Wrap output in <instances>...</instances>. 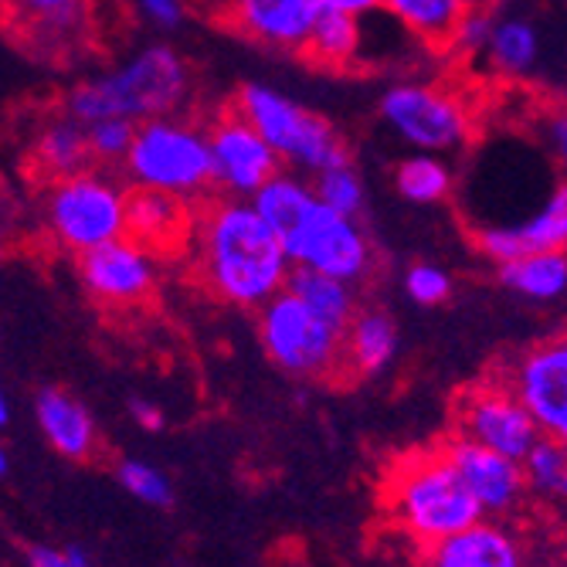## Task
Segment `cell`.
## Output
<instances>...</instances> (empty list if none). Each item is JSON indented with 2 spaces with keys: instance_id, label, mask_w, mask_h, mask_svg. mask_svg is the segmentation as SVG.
Returning a JSON list of instances; mask_svg holds the SVG:
<instances>
[{
  "instance_id": "4fadbf2b",
  "label": "cell",
  "mask_w": 567,
  "mask_h": 567,
  "mask_svg": "<svg viewBox=\"0 0 567 567\" xmlns=\"http://www.w3.org/2000/svg\"><path fill=\"white\" fill-rule=\"evenodd\" d=\"M79 279L95 302L130 309L157 286V262L146 245L126 235L79 255Z\"/></svg>"
},
{
  "instance_id": "1f68e13d",
  "label": "cell",
  "mask_w": 567,
  "mask_h": 567,
  "mask_svg": "<svg viewBox=\"0 0 567 567\" xmlns=\"http://www.w3.org/2000/svg\"><path fill=\"white\" fill-rule=\"evenodd\" d=\"M116 480L133 499H140L146 506H171L174 503V486H171L167 473L150 466V462H143V458H123L116 466Z\"/></svg>"
},
{
  "instance_id": "52a82bcc",
  "label": "cell",
  "mask_w": 567,
  "mask_h": 567,
  "mask_svg": "<svg viewBox=\"0 0 567 567\" xmlns=\"http://www.w3.org/2000/svg\"><path fill=\"white\" fill-rule=\"evenodd\" d=\"M44 225L62 248L85 255L130 235V190L95 171L55 181L44 200Z\"/></svg>"
},
{
  "instance_id": "ffe728a7",
  "label": "cell",
  "mask_w": 567,
  "mask_h": 567,
  "mask_svg": "<svg viewBox=\"0 0 567 567\" xmlns=\"http://www.w3.org/2000/svg\"><path fill=\"white\" fill-rule=\"evenodd\" d=\"M92 146H89V126L72 116H51L31 140V164L41 177L65 181L92 164Z\"/></svg>"
},
{
  "instance_id": "277c9868",
  "label": "cell",
  "mask_w": 567,
  "mask_h": 567,
  "mask_svg": "<svg viewBox=\"0 0 567 567\" xmlns=\"http://www.w3.org/2000/svg\"><path fill=\"white\" fill-rule=\"evenodd\" d=\"M235 110L269 140L279 161L299 174L317 177L320 171L350 161L343 136L320 113L272 85L245 82L235 92Z\"/></svg>"
},
{
  "instance_id": "ba28073f",
  "label": "cell",
  "mask_w": 567,
  "mask_h": 567,
  "mask_svg": "<svg viewBox=\"0 0 567 567\" xmlns=\"http://www.w3.org/2000/svg\"><path fill=\"white\" fill-rule=\"evenodd\" d=\"M381 120L415 153H455L476 133L473 106L435 82H398L381 95Z\"/></svg>"
},
{
  "instance_id": "83f0119b",
  "label": "cell",
  "mask_w": 567,
  "mask_h": 567,
  "mask_svg": "<svg viewBox=\"0 0 567 567\" xmlns=\"http://www.w3.org/2000/svg\"><path fill=\"white\" fill-rule=\"evenodd\" d=\"M292 296H299L306 306H313L320 317H327L337 327H350V320L357 317V292L353 282H343L337 276L317 272V269H292L289 286Z\"/></svg>"
},
{
  "instance_id": "ab89813d",
  "label": "cell",
  "mask_w": 567,
  "mask_h": 567,
  "mask_svg": "<svg viewBox=\"0 0 567 567\" xmlns=\"http://www.w3.org/2000/svg\"><path fill=\"white\" fill-rule=\"evenodd\" d=\"M330 11H343V14H353V18H368L374 11H381L388 0H323Z\"/></svg>"
},
{
  "instance_id": "30bf717a",
  "label": "cell",
  "mask_w": 567,
  "mask_h": 567,
  "mask_svg": "<svg viewBox=\"0 0 567 567\" xmlns=\"http://www.w3.org/2000/svg\"><path fill=\"white\" fill-rule=\"evenodd\" d=\"M455 429L462 439L503 452L509 458H527L544 439L540 425L509 384H480L462 394L455 408Z\"/></svg>"
},
{
  "instance_id": "e575fe53",
  "label": "cell",
  "mask_w": 567,
  "mask_h": 567,
  "mask_svg": "<svg viewBox=\"0 0 567 567\" xmlns=\"http://www.w3.org/2000/svg\"><path fill=\"white\" fill-rule=\"evenodd\" d=\"M493 24H496L493 11H476V8H470L466 18H462L458 28H455V38H452L449 51H455V55H466V59L486 55V44H489V38H493Z\"/></svg>"
},
{
  "instance_id": "d6a6232c",
  "label": "cell",
  "mask_w": 567,
  "mask_h": 567,
  "mask_svg": "<svg viewBox=\"0 0 567 567\" xmlns=\"http://www.w3.org/2000/svg\"><path fill=\"white\" fill-rule=\"evenodd\" d=\"M140 123L126 120V116H106L89 126V146L92 157L102 164H126L133 140H136Z\"/></svg>"
},
{
  "instance_id": "603a6c76",
  "label": "cell",
  "mask_w": 567,
  "mask_h": 567,
  "mask_svg": "<svg viewBox=\"0 0 567 567\" xmlns=\"http://www.w3.org/2000/svg\"><path fill=\"white\" fill-rule=\"evenodd\" d=\"M384 11L415 41L449 51L455 28L466 18L470 4L466 0H388Z\"/></svg>"
},
{
  "instance_id": "ee69618b",
  "label": "cell",
  "mask_w": 567,
  "mask_h": 567,
  "mask_svg": "<svg viewBox=\"0 0 567 567\" xmlns=\"http://www.w3.org/2000/svg\"><path fill=\"white\" fill-rule=\"evenodd\" d=\"M11 473V458H8V452H0V476H8Z\"/></svg>"
},
{
  "instance_id": "4316f807",
  "label": "cell",
  "mask_w": 567,
  "mask_h": 567,
  "mask_svg": "<svg viewBox=\"0 0 567 567\" xmlns=\"http://www.w3.org/2000/svg\"><path fill=\"white\" fill-rule=\"evenodd\" d=\"M360 48H364V28H360V18L327 8L323 18L317 21L313 34H309L302 55L320 69H350L360 59Z\"/></svg>"
},
{
  "instance_id": "8992f818",
  "label": "cell",
  "mask_w": 567,
  "mask_h": 567,
  "mask_svg": "<svg viewBox=\"0 0 567 567\" xmlns=\"http://www.w3.org/2000/svg\"><path fill=\"white\" fill-rule=\"evenodd\" d=\"M259 340L276 368L292 378H333L347 368V330L282 289L259 309Z\"/></svg>"
},
{
  "instance_id": "f35d334b",
  "label": "cell",
  "mask_w": 567,
  "mask_h": 567,
  "mask_svg": "<svg viewBox=\"0 0 567 567\" xmlns=\"http://www.w3.org/2000/svg\"><path fill=\"white\" fill-rule=\"evenodd\" d=\"M130 411H133V419H136L140 429H146V432H161V429H164V411H161L157 404H153V401L133 398V401H130Z\"/></svg>"
},
{
  "instance_id": "484cf974",
  "label": "cell",
  "mask_w": 567,
  "mask_h": 567,
  "mask_svg": "<svg viewBox=\"0 0 567 567\" xmlns=\"http://www.w3.org/2000/svg\"><path fill=\"white\" fill-rule=\"evenodd\" d=\"M499 279L524 299L550 302L567 289V251H534L499 266Z\"/></svg>"
},
{
  "instance_id": "f546056e",
  "label": "cell",
  "mask_w": 567,
  "mask_h": 567,
  "mask_svg": "<svg viewBox=\"0 0 567 567\" xmlns=\"http://www.w3.org/2000/svg\"><path fill=\"white\" fill-rule=\"evenodd\" d=\"M527 489L547 503H567V445L557 439H540L524 458Z\"/></svg>"
},
{
  "instance_id": "4dcf8cb0",
  "label": "cell",
  "mask_w": 567,
  "mask_h": 567,
  "mask_svg": "<svg viewBox=\"0 0 567 567\" xmlns=\"http://www.w3.org/2000/svg\"><path fill=\"white\" fill-rule=\"evenodd\" d=\"M313 187H317V197L327 204V208L340 212V215H350L357 218L364 212V200H368V190H364V181H360L357 167L347 161V164H337V167H327L313 177Z\"/></svg>"
},
{
  "instance_id": "9a60e30c",
  "label": "cell",
  "mask_w": 567,
  "mask_h": 567,
  "mask_svg": "<svg viewBox=\"0 0 567 567\" xmlns=\"http://www.w3.org/2000/svg\"><path fill=\"white\" fill-rule=\"evenodd\" d=\"M445 455L452 458V466L458 470L462 483L470 486L486 517H506L520 506L524 493H530L520 458H509L462 435L445 442Z\"/></svg>"
},
{
  "instance_id": "9c48e42d",
  "label": "cell",
  "mask_w": 567,
  "mask_h": 567,
  "mask_svg": "<svg viewBox=\"0 0 567 567\" xmlns=\"http://www.w3.org/2000/svg\"><path fill=\"white\" fill-rule=\"evenodd\" d=\"M296 269H317L343 282H360L371 272L374 248L357 218L340 215L320 200L292 235L282 238Z\"/></svg>"
},
{
  "instance_id": "d6986e66",
  "label": "cell",
  "mask_w": 567,
  "mask_h": 567,
  "mask_svg": "<svg viewBox=\"0 0 567 567\" xmlns=\"http://www.w3.org/2000/svg\"><path fill=\"white\" fill-rule=\"evenodd\" d=\"M194 215L184 197L164 190H130V238L146 245L150 251H171L194 238Z\"/></svg>"
},
{
  "instance_id": "d4e9b609",
  "label": "cell",
  "mask_w": 567,
  "mask_h": 567,
  "mask_svg": "<svg viewBox=\"0 0 567 567\" xmlns=\"http://www.w3.org/2000/svg\"><path fill=\"white\" fill-rule=\"evenodd\" d=\"M483 59L503 79H524L540 59V34L527 18H496Z\"/></svg>"
},
{
  "instance_id": "7402d4cb",
  "label": "cell",
  "mask_w": 567,
  "mask_h": 567,
  "mask_svg": "<svg viewBox=\"0 0 567 567\" xmlns=\"http://www.w3.org/2000/svg\"><path fill=\"white\" fill-rule=\"evenodd\" d=\"M251 204H255V212L279 231V238H286L313 215L320 197H317V187L299 171H279L259 194L251 197Z\"/></svg>"
},
{
  "instance_id": "cb8c5ba5",
  "label": "cell",
  "mask_w": 567,
  "mask_h": 567,
  "mask_svg": "<svg viewBox=\"0 0 567 567\" xmlns=\"http://www.w3.org/2000/svg\"><path fill=\"white\" fill-rule=\"evenodd\" d=\"M398 353V327L381 309H357L347 327V364L357 374H381Z\"/></svg>"
},
{
  "instance_id": "ac0fdd59",
  "label": "cell",
  "mask_w": 567,
  "mask_h": 567,
  "mask_svg": "<svg viewBox=\"0 0 567 567\" xmlns=\"http://www.w3.org/2000/svg\"><path fill=\"white\" fill-rule=\"evenodd\" d=\"M34 422L44 442L72 462L92 458L99 449V432L89 408L65 388H41L34 394Z\"/></svg>"
},
{
  "instance_id": "b9f144b4",
  "label": "cell",
  "mask_w": 567,
  "mask_h": 567,
  "mask_svg": "<svg viewBox=\"0 0 567 567\" xmlns=\"http://www.w3.org/2000/svg\"><path fill=\"white\" fill-rule=\"evenodd\" d=\"M470 8H476V11H496L503 0H466Z\"/></svg>"
},
{
  "instance_id": "836d02e7",
  "label": "cell",
  "mask_w": 567,
  "mask_h": 567,
  "mask_svg": "<svg viewBox=\"0 0 567 567\" xmlns=\"http://www.w3.org/2000/svg\"><path fill=\"white\" fill-rule=\"evenodd\" d=\"M404 289L408 296L415 299L419 306H439L449 299L452 292V279L442 266H432V262H419L411 266L408 276H404Z\"/></svg>"
},
{
  "instance_id": "f1b7e54d",
  "label": "cell",
  "mask_w": 567,
  "mask_h": 567,
  "mask_svg": "<svg viewBox=\"0 0 567 567\" xmlns=\"http://www.w3.org/2000/svg\"><path fill=\"white\" fill-rule=\"evenodd\" d=\"M394 187L411 204H439L452 194V171L439 153H411L394 171Z\"/></svg>"
},
{
  "instance_id": "6da1fadb",
  "label": "cell",
  "mask_w": 567,
  "mask_h": 567,
  "mask_svg": "<svg viewBox=\"0 0 567 567\" xmlns=\"http://www.w3.org/2000/svg\"><path fill=\"white\" fill-rule=\"evenodd\" d=\"M194 259L204 286L218 299L245 309H262L276 299L296 269L279 231L241 197L215 200L200 212Z\"/></svg>"
},
{
  "instance_id": "d590c367",
  "label": "cell",
  "mask_w": 567,
  "mask_h": 567,
  "mask_svg": "<svg viewBox=\"0 0 567 567\" xmlns=\"http://www.w3.org/2000/svg\"><path fill=\"white\" fill-rule=\"evenodd\" d=\"M537 136H540L544 150L550 153V161L560 167V174L567 181V102L547 106L537 116Z\"/></svg>"
},
{
  "instance_id": "e0dca14e",
  "label": "cell",
  "mask_w": 567,
  "mask_h": 567,
  "mask_svg": "<svg viewBox=\"0 0 567 567\" xmlns=\"http://www.w3.org/2000/svg\"><path fill=\"white\" fill-rule=\"evenodd\" d=\"M429 567H527V554L517 534L483 517L429 547Z\"/></svg>"
},
{
  "instance_id": "8fae6325",
  "label": "cell",
  "mask_w": 567,
  "mask_h": 567,
  "mask_svg": "<svg viewBox=\"0 0 567 567\" xmlns=\"http://www.w3.org/2000/svg\"><path fill=\"white\" fill-rule=\"evenodd\" d=\"M208 140L215 161V187H221L225 197L251 200L282 171L279 153L235 106L212 120Z\"/></svg>"
},
{
  "instance_id": "7a4b0ae2",
  "label": "cell",
  "mask_w": 567,
  "mask_h": 567,
  "mask_svg": "<svg viewBox=\"0 0 567 567\" xmlns=\"http://www.w3.org/2000/svg\"><path fill=\"white\" fill-rule=\"evenodd\" d=\"M190 65L171 44H146L123 65L72 85L62 99V113L92 126L106 116L133 123L174 116L190 99Z\"/></svg>"
},
{
  "instance_id": "60d3db41",
  "label": "cell",
  "mask_w": 567,
  "mask_h": 567,
  "mask_svg": "<svg viewBox=\"0 0 567 567\" xmlns=\"http://www.w3.org/2000/svg\"><path fill=\"white\" fill-rule=\"evenodd\" d=\"M65 554H69V557H72L79 567H92V557L85 554V547H79V544H69V547H65Z\"/></svg>"
},
{
  "instance_id": "3957f363",
  "label": "cell",
  "mask_w": 567,
  "mask_h": 567,
  "mask_svg": "<svg viewBox=\"0 0 567 567\" xmlns=\"http://www.w3.org/2000/svg\"><path fill=\"white\" fill-rule=\"evenodd\" d=\"M384 503L394 527L422 547H435L486 517L445 449L398 458L384 483Z\"/></svg>"
},
{
  "instance_id": "8d00e7d4",
  "label": "cell",
  "mask_w": 567,
  "mask_h": 567,
  "mask_svg": "<svg viewBox=\"0 0 567 567\" xmlns=\"http://www.w3.org/2000/svg\"><path fill=\"white\" fill-rule=\"evenodd\" d=\"M130 4L146 24L161 31H174L187 18V0H130Z\"/></svg>"
},
{
  "instance_id": "5b68a950",
  "label": "cell",
  "mask_w": 567,
  "mask_h": 567,
  "mask_svg": "<svg viewBox=\"0 0 567 567\" xmlns=\"http://www.w3.org/2000/svg\"><path fill=\"white\" fill-rule=\"evenodd\" d=\"M123 167L133 187L164 190L184 200L200 197L215 184L208 130H200L177 116L140 123L133 150Z\"/></svg>"
},
{
  "instance_id": "74e56055",
  "label": "cell",
  "mask_w": 567,
  "mask_h": 567,
  "mask_svg": "<svg viewBox=\"0 0 567 567\" xmlns=\"http://www.w3.org/2000/svg\"><path fill=\"white\" fill-rule=\"evenodd\" d=\"M28 567H79L65 547H48V544H34L28 547Z\"/></svg>"
},
{
  "instance_id": "5bb4252c",
  "label": "cell",
  "mask_w": 567,
  "mask_h": 567,
  "mask_svg": "<svg viewBox=\"0 0 567 567\" xmlns=\"http://www.w3.org/2000/svg\"><path fill=\"white\" fill-rule=\"evenodd\" d=\"M215 11L235 34L255 44L302 51L327 4L323 0H215Z\"/></svg>"
},
{
  "instance_id": "2e32d148",
  "label": "cell",
  "mask_w": 567,
  "mask_h": 567,
  "mask_svg": "<svg viewBox=\"0 0 567 567\" xmlns=\"http://www.w3.org/2000/svg\"><path fill=\"white\" fill-rule=\"evenodd\" d=\"M476 245L496 266L534 251H567V181L557 184L524 221L476 228Z\"/></svg>"
},
{
  "instance_id": "44dd1931",
  "label": "cell",
  "mask_w": 567,
  "mask_h": 567,
  "mask_svg": "<svg viewBox=\"0 0 567 567\" xmlns=\"http://www.w3.org/2000/svg\"><path fill=\"white\" fill-rule=\"evenodd\" d=\"M14 28L38 48L55 51L85 28L89 0H8Z\"/></svg>"
},
{
  "instance_id": "7bdbcfd3",
  "label": "cell",
  "mask_w": 567,
  "mask_h": 567,
  "mask_svg": "<svg viewBox=\"0 0 567 567\" xmlns=\"http://www.w3.org/2000/svg\"><path fill=\"white\" fill-rule=\"evenodd\" d=\"M0 425H11V398H0Z\"/></svg>"
},
{
  "instance_id": "7c38bea8",
  "label": "cell",
  "mask_w": 567,
  "mask_h": 567,
  "mask_svg": "<svg viewBox=\"0 0 567 567\" xmlns=\"http://www.w3.org/2000/svg\"><path fill=\"white\" fill-rule=\"evenodd\" d=\"M506 384L527 404L540 432L567 445V333L527 347L513 360Z\"/></svg>"
}]
</instances>
